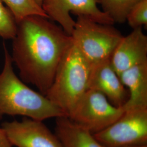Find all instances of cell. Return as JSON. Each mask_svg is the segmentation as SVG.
<instances>
[{"label": "cell", "mask_w": 147, "mask_h": 147, "mask_svg": "<svg viewBox=\"0 0 147 147\" xmlns=\"http://www.w3.org/2000/svg\"><path fill=\"white\" fill-rule=\"evenodd\" d=\"M126 21L132 29L147 25V0H142L135 5L126 17Z\"/></svg>", "instance_id": "2e32d148"}, {"label": "cell", "mask_w": 147, "mask_h": 147, "mask_svg": "<svg viewBox=\"0 0 147 147\" xmlns=\"http://www.w3.org/2000/svg\"><path fill=\"white\" fill-rule=\"evenodd\" d=\"M102 11L115 23L123 24L132 8L142 0H98Z\"/></svg>", "instance_id": "4fadbf2b"}, {"label": "cell", "mask_w": 147, "mask_h": 147, "mask_svg": "<svg viewBox=\"0 0 147 147\" xmlns=\"http://www.w3.org/2000/svg\"><path fill=\"white\" fill-rule=\"evenodd\" d=\"M91 68L73 41L59 64L53 84L45 94L67 116L88 89Z\"/></svg>", "instance_id": "3957f363"}, {"label": "cell", "mask_w": 147, "mask_h": 147, "mask_svg": "<svg viewBox=\"0 0 147 147\" xmlns=\"http://www.w3.org/2000/svg\"><path fill=\"white\" fill-rule=\"evenodd\" d=\"M77 16L71 36L82 56L91 65L110 59L123 37L121 32L112 25L100 24L85 16Z\"/></svg>", "instance_id": "277c9868"}, {"label": "cell", "mask_w": 147, "mask_h": 147, "mask_svg": "<svg viewBox=\"0 0 147 147\" xmlns=\"http://www.w3.org/2000/svg\"><path fill=\"white\" fill-rule=\"evenodd\" d=\"M37 4L39 5H40L42 7V1L43 0H34Z\"/></svg>", "instance_id": "ac0fdd59"}, {"label": "cell", "mask_w": 147, "mask_h": 147, "mask_svg": "<svg viewBox=\"0 0 147 147\" xmlns=\"http://www.w3.org/2000/svg\"><path fill=\"white\" fill-rule=\"evenodd\" d=\"M110 61L119 76L126 70L147 62V36L142 27L133 29L128 35L122 37Z\"/></svg>", "instance_id": "9c48e42d"}, {"label": "cell", "mask_w": 147, "mask_h": 147, "mask_svg": "<svg viewBox=\"0 0 147 147\" xmlns=\"http://www.w3.org/2000/svg\"><path fill=\"white\" fill-rule=\"evenodd\" d=\"M119 78L129 90V98L122 107L124 110L147 108V62L125 70Z\"/></svg>", "instance_id": "8fae6325"}, {"label": "cell", "mask_w": 147, "mask_h": 147, "mask_svg": "<svg viewBox=\"0 0 147 147\" xmlns=\"http://www.w3.org/2000/svg\"><path fill=\"white\" fill-rule=\"evenodd\" d=\"M17 23L11 11L0 0V37L12 39L16 35Z\"/></svg>", "instance_id": "9a60e30c"}, {"label": "cell", "mask_w": 147, "mask_h": 147, "mask_svg": "<svg viewBox=\"0 0 147 147\" xmlns=\"http://www.w3.org/2000/svg\"><path fill=\"white\" fill-rule=\"evenodd\" d=\"M55 134L63 147H104L94 134L79 126L67 116L56 118Z\"/></svg>", "instance_id": "7c38bea8"}, {"label": "cell", "mask_w": 147, "mask_h": 147, "mask_svg": "<svg viewBox=\"0 0 147 147\" xmlns=\"http://www.w3.org/2000/svg\"><path fill=\"white\" fill-rule=\"evenodd\" d=\"M94 136L104 147L147 144V108L124 110L117 121Z\"/></svg>", "instance_id": "8992f818"}, {"label": "cell", "mask_w": 147, "mask_h": 147, "mask_svg": "<svg viewBox=\"0 0 147 147\" xmlns=\"http://www.w3.org/2000/svg\"><path fill=\"white\" fill-rule=\"evenodd\" d=\"M147 147V144L140 145V146H131V147Z\"/></svg>", "instance_id": "d6986e66"}, {"label": "cell", "mask_w": 147, "mask_h": 147, "mask_svg": "<svg viewBox=\"0 0 147 147\" xmlns=\"http://www.w3.org/2000/svg\"><path fill=\"white\" fill-rule=\"evenodd\" d=\"M11 58L20 78L45 95L73 39L48 18L27 16L17 22Z\"/></svg>", "instance_id": "6da1fadb"}, {"label": "cell", "mask_w": 147, "mask_h": 147, "mask_svg": "<svg viewBox=\"0 0 147 147\" xmlns=\"http://www.w3.org/2000/svg\"><path fill=\"white\" fill-rule=\"evenodd\" d=\"M1 127L13 146L63 147L55 133L51 131L42 121L24 117L20 121H5Z\"/></svg>", "instance_id": "ba28073f"}, {"label": "cell", "mask_w": 147, "mask_h": 147, "mask_svg": "<svg viewBox=\"0 0 147 147\" xmlns=\"http://www.w3.org/2000/svg\"><path fill=\"white\" fill-rule=\"evenodd\" d=\"M88 89L100 92L118 107H123L129 98V92L113 68L110 59L92 65Z\"/></svg>", "instance_id": "30bf717a"}, {"label": "cell", "mask_w": 147, "mask_h": 147, "mask_svg": "<svg viewBox=\"0 0 147 147\" xmlns=\"http://www.w3.org/2000/svg\"><path fill=\"white\" fill-rule=\"evenodd\" d=\"M98 4V0H43L42 8L49 19L58 23L64 31L71 36L75 21L70 13L87 16L102 24H115Z\"/></svg>", "instance_id": "52a82bcc"}, {"label": "cell", "mask_w": 147, "mask_h": 147, "mask_svg": "<svg viewBox=\"0 0 147 147\" xmlns=\"http://www.w3.org/2000/svg\"><path fill=\"white\" fill-rule=\"evenodd\" d=\"M2 1L11 11L16 23L28 16H40L48 18L42 8L34 0Z\"/></svg>", "instance_id": "5bb4252c"}, {"label": "cell", "mask_w": 147, "mask_h": 147, "mask_svg": "<svg viewBox=\"0 0 147 147\" xmlns=\"http://www.w3.org/2000/svg\"><path fill=\"white\" fill-rule=\"evenodd\" d=\"M124 112L122 107L112 105L100 92L88 89L67 117L79 126L95 134L113 123Z\"/></svg>", "instance_id": "5b68a950"}, {"label": "cell", "mask_w": 147, "mask_h": 147, "mask_svg": "<svg viewBox=\"0 0 147 147\" xmlns=\"http://www.w3.org/2000/svg\"><path fill=\"white\" fill-rule=\"evenodd\" d=\"M13 146L2 127H0V147H12Z\"/></svg>", "instance_id": "e0dca14e"}, {"label": "cell", "mask_w": 147, "mask_h": 147, "mask_svg": "<svg viewBox=\"0 0 147 147\" xmlns=\"http://www.w3.org/2000/svg\"><path fill=\"white\" fill-rule=\"evenodd\" d=\"M4 63L0 73V119L22 116L43 121L67 115L45 95L28 87L16 75L11 53L3 44Z\"/></svg>", "instance_id": "7a4b0ae2"}]
</instances>
